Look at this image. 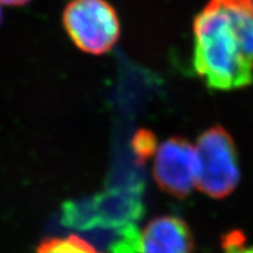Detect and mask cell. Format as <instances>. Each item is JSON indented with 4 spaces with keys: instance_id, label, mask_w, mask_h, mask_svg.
I'll list each match as a JSON object with an SVG mask.
<instances>
[{
    "instance_id": "obj_1",
    "label": "cell",
    "mask_w": 253,
    "mask_h": 253,
    "mask_svg": "<svg viewBox=\"0 0 253 253\" xmlns=\"http://www.w3.org/2000/svg\"><path fill=\"white\" fill-rule=\"evenodd\" d=\"M194 34V66L209 88L231 90L252 84L253 61L216 0H210L196 17Z\"/></svg>"
},
{
    "instance_id": "obj_2",
    "label": "cell",
    "mask_w": 253,
    "mask_h": 253,
    "mask_svg": "<svg viewBox=\"0 0 253 253\" xmlns=\"http://www.w3.org/2000/svg\"><path fill=\"white\" fill-rule=\"evenodd\" d=\"M62 24L73 43L93 55L109 52L121 32L119 15L107 0H71L63 9Z\"/></svg>"
},
{
    "instance_id": "obj_3",
    "label": "cell",
    "mask_w": 253,
    "mask_h": 253,
    "mask_svg": "<svg viewBox=\"0 0 253 253\" xmlns=\"http://www.w3.org/2000/svg\"><path fill=\"white\" fill-rule=\"evenodd\" d=\"M198 188L209 197L225 198L238 185L240 171L233 138L220 126L198 137Z\"/></svg>"
},
{
    "instance_id": "obj_4",
    "label": "cell",
    "mask_w": 253,
    "mask_h": 253,
    "mask_svg": "<svg viewBox=\"0 0 253 253\" xmlns=\"http://www.w3.org/2000/svg\"><path fill=\"white\" fill-rule=\"evenodd\" d=\"M153 175L164 192L177 198L188 197L198 181L197 150L179 136L164 141L156 151Z\"/></svg>"
},
{
    "instance_id": "obj_5",
    "label": "cell",
    "mask_w": 253,
    "mask_h": 253,
    "mask_svg": "<svg viewBox=\"0 0 253 253\" xmlns=\"http://www.w3.org/2000/svg\"><path fill=\"white\" fill-rule=\"evenodd\" d=\"M140 253H195L194 236L182 218H154L141 233Z\"/></svg>"
},
{
    "instance_id": "obj_6",
    "label": "cell",
    "mask_w": 253,
    "mask_h": 253,
    "mask_svg": "<svg viewBox=\"0 0 253 253\" xmlns=\"http://www.w3.org/2000/svg\"><path fill=\"white\" fill-rule=\"evenodd\" d=\"M36 253H101L81 237H55L45 239L38 246Z\"/></svg>"
},
{
    "instance_id": "obj_7",
    "label": "cell",
    "mask_w": 253,
    "mask_h": 253,
    "mask_svg": "<svg viewBox=\"0 0 253 253\" xmlns=\"http://www.w3.org/2000/svg\"><path fill=\"white\" fill-rule=\"evenodd\" d=\"M156 137L150 130L140 129L135 132L131 140V149L137 163L143 164L153 156L156 150Z\"/></svg>"
},
{
    "instance_id": "obj_8",
    "label": "cell",
    "mask_w": 253,
    "mask_h": 253,
    "mask_svg": "<svg viewBox=\"0 0 253 253\" xmlns=\"http://www.w3.org/2000/svg\"><path fill=\"white\" fill-rule=\"evenodd\" d=\"M221 246L224 253H253V246H246L245 236L238 231L226 233Z\"/></svg>"
},
{
    "instance_id": "obj_9",
    "label": "cell",
    "mask_w": 253,
    "mask_h": 253,
    "mask_svg": "<svg viewBox=\"0 0 253 253\" xmlns=\"http://www.w3.org/2000/svg\"><path fill=\"white\" fill-rule=\"evenodd\" d=\"M31 0H0V4H4L7 6H21L27 4Z\"/></svg>"
},
{
    "instance_id": "obj_10",
    "label": "cell",
    "mask_w": 253,
    "mask_h": 253,
    "mask_svg": "<svg viewBox=\"0 0 253 253\" xmlns=\"http://www.w3.org/2000/svg\"><path fill=\"white\" fill-rule=\"evenodd\" d=\"M1 18H2V14H1V8H0V23H1Z\"/></svg>"
}]
</instances>
